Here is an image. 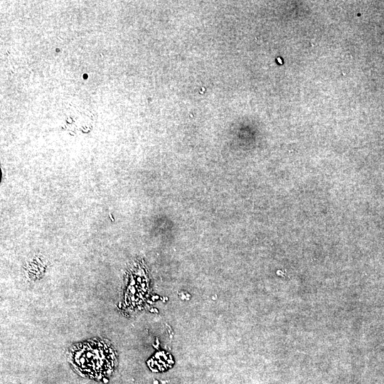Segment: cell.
<instances>
[{"mask_svg":"<svg viewBox=\"0 0 384 384\" xmlns=\"http://www.w3.org/2000/svg\"><path fill=\"white\" fill-rule=\"evenodd\" d=\"M68 357L73 367L85 375L101 378L112 372L116 363L113 348L103 340H90L70 348Z\"/></svg>","mask_w":384,"mask_h":384,"instance_id":"6da1fadb","label":"cell"}]
</instances>
